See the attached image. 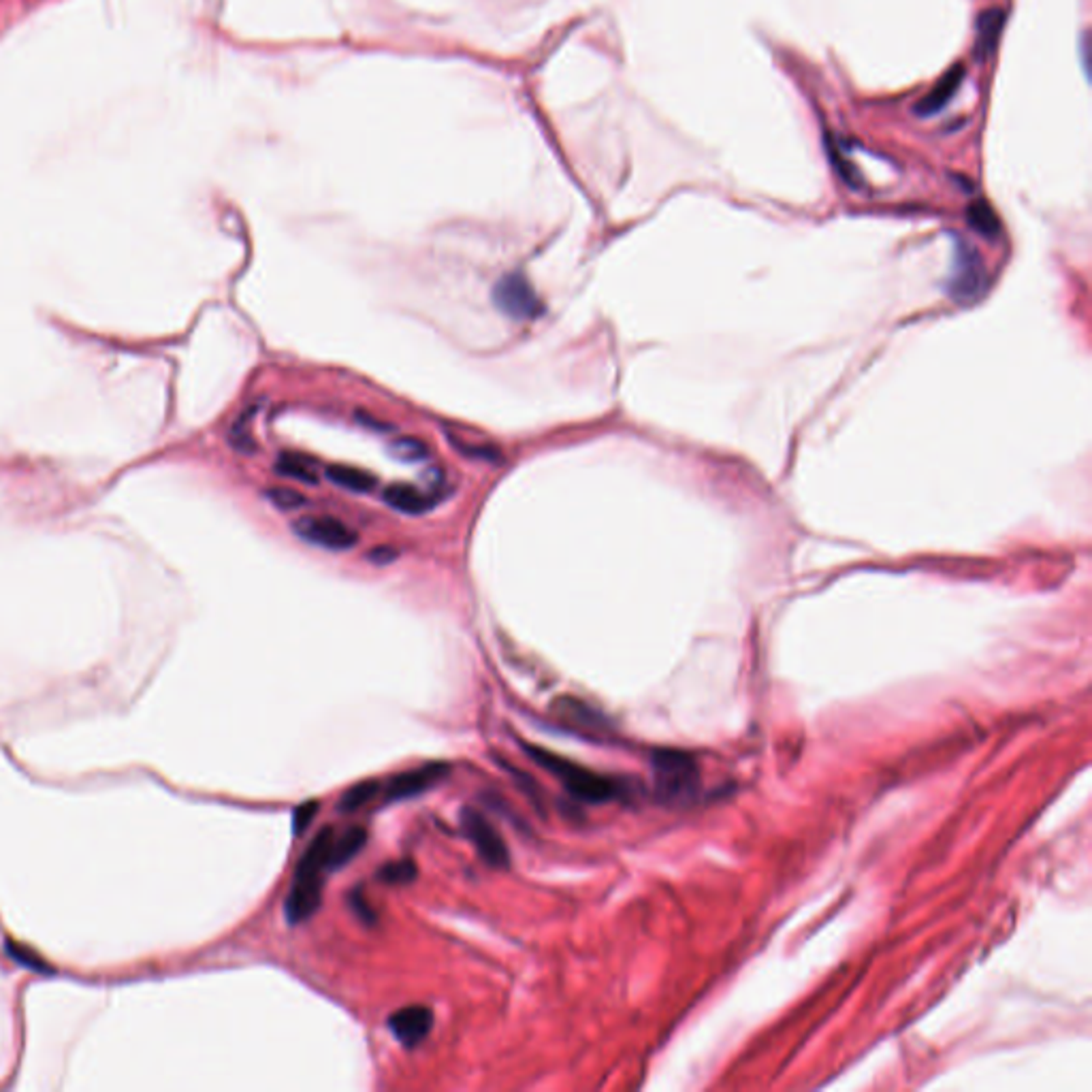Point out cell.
<instances>
[{
  "mask_svg": "<svg viewBox=\"0 0 1092 1092\" xmlns=\"http://www.w3.org/2000/svg\"><path fill=\"white\" fill-rule=\"evenodd\" d=\"M525 749L535 764H540L546 772L561 781L563 790L574 800L587 802V805H604V802L630 800L634 796V783L630 781L579 766L542 747L525 745Z\"/></svg>",
  "mask_w": 1092,
  "mask_h": 1092,
  "instance_id": "obj_1",
  "label": "cell"
},
{
  "mask_svg": "<svg viewBox=\"0 0 1092 1092\" xmlns=\"http://www.w3.org/2000/svg\"><path fill=\"white\" fill-rule=\"evenodd\" d=\"M333 837V828H323L307 845L302 860L297 862L291 890H288L284 901V915L291 926L307 922L321 906L325 875L329 873V848H331Z\"/></svg>",
  "mask_w": 1092,
  "mask_h": 1092,
  "instance_id": "obj_2",
  "label": "cell"
},
{
  "mask_svg": "<svg viewBox=\"0 0 1092 1092\" xmlns=\"http://www.w3.org/2000/svg\"><path fill=\"white\" fill-rule=\"evenodd\" d=\"M651 766L659 800L687 802L696 796L700 775L692 756L675 749H659L651 756Z\"/></svg>",
  "mask_w": 1092,
  "mask_h": 1092,
  "instance_id": "obj_3",
  "label": "cell"
},
{
  "mask_svg": "<svg viewBox=\"0 0 1092 1092\" xmlns=\"http://www.w3.org/2000/svg\"><path fill=\"white\" fill-rule=\"evenodd\" d=\"M493 303L512 321H535L544 314V303L521 273H508L493 288Z\"/></svg>",
  "mask_w": 1092,
  "mask_h": 1092,
  "instance_id": "obj_4",
  "label": "cell"
},
{
  "mask_svg": "<svg viewBox=\"0 0 1092 1092\" xmlns=\"http://www.w3.org/2000/svg\"><path fill=\"white\" fill-rule=\"evenodd\" d=\"M459 823L468 841H472L474 848H476L478 856L487 862L491 869H508L510 853L506 843H503L502 834L480 811L466 807L461 811Z\"/></svg>",
  "mask_w": 1092,
  "mask_h": 1092,
  "instance_id": "obj_5",
  "label": "cell"
},
{
  "mask_svg": "<svg viewBox=\"0 0 1092 1092\" xmlns=\"http://www.w3.org/2000/svg\"><path fill=\"white\" fill-rule=\"evenodd\" d=\"M293 532L297 538L333 553L355 549L359 542L357 532L335 517H302L293 523Z\"/></svg>",
  "mask_w": 1092,
  "mask_h": 1092,
  "instance_id": "obj_6",
  "label": "cell"
},
{
  "mask_svg": "<svg viewBox=\"0 0 1092 1092\" xmlns=\"http://www.w3.org/2000/svg\"><path fill=\"white\" fill-rule=\"evenodd\" d=\"M448 775H450V764H446V762H431V764H425L420 768L399 772V775L390 777L385 783V802L388 805V802L417 798L420 794H425V791H429L431 788L440 786Z\"/></svg>",
  "mask_w": 1092,
  "mask_h": 1092,
  "instance_id": "obj_7",
  "label": "cell"
},
{
  "mask_svg": "<svg viewBox=\"0 0 1092 1092\" xmlns=\"http://www.w3.org/2000/svg\"><path fill=\"white\" fill-rule=\"evenodd\" d=\"M388 1030L404 1048H417L434 1028V1014L425 1005H410L399 1009L387 1022Z\"/></svg>",
  "mask_w": 1092,
  "mask_h": 1092,
  "instance_id": "obj_8",
  "label": "cell"
},
{
  "mask_svg": "<svg viewBox=\"0 0 1092 1092\" xmlns=\"http://www.w3.org/2000/svg\"><path fill=\"white\" fill-rule=\"evenodd\" d=\"M964 81V67L963 65H954L945 71L941 75V79L936 81L934 88L926 95L924 99L918 101V105H915V113L922 118H931L936 116V113L943 111L947 107V102L954 99V95L958 90H961Z\"/></svg>",
  "mask_w": 1092,
  "mask_h": 1092,
  "instance_id": "obj_9",
  "label": "cell"
},
{
  "mask_svg": "<svg viewBox=\"0 0 1092 1092\" xmlns=\"http://www.w3.org/2000/svg\"><path fill=\"white\" fill-rule=\"evenodd\" d=\"M383 498L390 508L404 514H425L427 510L434 508L436 503L429 493L412 487V484H399V482L387 487Z\"/></svg>",
  "mask_w": 1092,
  "mask_h": 1092,
  "instance_id": "obj_10",
  "label": "cell"
},
{
  "mask_svg": "<svg viewBox=\"0 0 1092 1092\" xmlns=\"http://www.w3.org/2000/svg\"><path fill=\"white\" fill-rule=\"evenodd\" d=\"M553 710L560 715V719L568 721V724L574 726H581L585 730H591V733H604L606 728V721L604 715L597 713L589 704L581 703L579 698H560L558 703L553 704Z\"/></svg>",
  "mask_w": 1092,
  "mask_h": 1092,
  "instance_id": "obj_11",
  "label": "cell"
},
{
  "mask_svg": "<svg viewBox=\"0 0 1092 1092\" xmlns=\"http://www.w3.org/2000/svg\"><path fill=\"white\" fill-rule=\"evenodd\" d=\"M1003 26H1005V14L1001 9H988L977 19V37H975V56L977 58H988L992 56V51L998 43V39H1001L1003 33Z\"/></svg>",
  "mask_w": 1092,
  "mask_h": 1092,
  "instance_id": "obj_12",
  "label": "cell"
},
{
  "mask_svg": "<svg viewBox=\"0 0 1092 1092\" xmlns=\"http://www.w3.org/2000/svg\"><path fill=\"white\" fill-rule=\"evenodd\" d=\"M365 843H367V832L360 826L348 828L342 837H333L331 848H329V871H339L342 867H346V864L365 848Z\"/></svg>",
  "mask_w": 1092,
  "mask_h": 1092,
  "instance_id": "obj_13",
  "label": "cell"
},
{
  "mask_svg": "<svg viewBox=\"0 0 1092 1092\" xmlns=\"http://www.w3.org/2000/svg\"><path fill=\"white\" fill-rule=\"evenodd\" d=\"M327 478L339 489L353 491V493H369L378 487V478L374 474L365 470L350 468V466H331L327 468Z\"/></svg>",
  "mask_w": 1092,
  "mask_h": 1092,
  "instance_id": "obj_14",
  "label": "cell"
},
{
  "mask_svg": "<svg viewBox=\"0 0 1092 1092\" xmlns=\"http://www.w3.org/2000/svg\"><path fill=\"white\" fill-rule=\"evenodd\" d=\"M275 472L280 474V476L286 478H293L299 482H305V484H318V474L314 463L310 459H303V457H297V455H282L275 463Z\"/></svg>",
  "mask_w": 1092,
  "mask_h": 1092,
  "instance_id": "obj_15",
  "label": "cell"
},
{
  "mask_svg": "<svg viewBox=\"0 0 1092 1092\" xmlns=\"http://www.w3.org/2000/svg\"><path fill=\"white\" fill-rule=\"evenodd\" d=\"M380 783L376 779H369V781H360L357 786H353L350 790H346L342 798H339V805L337 809L342 813H355L360 807L369 805L376 798V794L380 791Z\"/></svg>",
  "mask_w": 1092,
  "mask_h": 1092,
  "instance_id": "obj_16",
  "label": "cell"
},
{
  "mask_svg": "<svg viewBox=\"0 0 1092 1092\" xmlns=\"http://www.w3.org/2000/svg\"><path fill=\"white\" fill-rule=\"evenodd\" d=\"M448 445L455 448L459 455L463 457H470V459H478V461H489V463H496L502 461V450L493 445H476V442H470L468 438H459L457 434H448Z\"/></svg>",
  "mask_w": 1092,
  "mask_h": 1092,
  "instance_id": "obj_17",
  "label": "cell"
},
{
  "mask_svg": "<svg viewBox=\"0 0 1092 1092\" xmlns=\"http://www.w3.org/2000/svg\"><path fill=\"white\" fill-rule=\"evenodd\" d=\"M417 875H418V869H417L415 862H412V860H395V862L385 864V867H380L378 879L388 883V885H406V883L415 881Z\"/></svg>",
  "mask_w": 1092,
  "mask_h": 1092,
  "instance_id": "obj_18",
  "label": "cell"
},
{
  "mask_svg": "<svg viewBox=\"0 0 1092 1092\" xmlns=\"http://www.w3.org/2000/svg\"><path fill=\"white\" fill-rule=\"evenodd\" d=\"M265 498L270 500L277 510H284V512L299 510L307 503V498L303 496V493H299L295 489H288V487H273V489L265 493Z\"/></svg>",
  "mask_w": 1092,
  "mask_h": 1092,
  "instance_id": "obj_19",
  "label": "cell"
},
{
  "mask_svg": "<svg viewBox=\"0 0 1092 1092\" xmlns=\"http://www.w3.org/2000/svg\"><path fill=\"white\" fill-rule=\"evenodd\" d=\"M968 222H971L977 231H982L986 235H991L998 229V222H996V216L992 214V210L988 208L986 203H977L968 208Z\"/></svg>",
  "mask_w": 1092,
  "mask_h": 1092,
  "instance_id": "obj_20",
  "label": "cell"
},
{
  "mask_svg": "<svg viewBox=\"0 0 1092 1092\" xmlns=\"http://www.w3.org/2000/svg\"><path fill=\"white\" fill-rule=\"evenodd\" d=\"M390 448H393L397 457L408 461H418L429 457V448L425 446V442H420L417 438H399L393 442V446Z\"/></svg>",
  "mask_w": 1092,
  "mask_h": 1092,
  "instance_id": "obj_21",
  "label": "cell"
},
{
  "mask_svg": "<svg viewBox=\"0 0 1092 1092\" xmlns=\"http://www.w3.org/2000/svg\"><path fill=\"white\" fill-rule=\"evenodd\" d=\"M318 809H321L318 800H307V802H303V805H299L293 811V821L291 823H293L295 837H302V834L307 830V826H310L312 819L316 818Z\"/></svg>",
  "mask_w": 1092,
  "mask_h": 1092,
  "instance_id": "obj_22",
  "label": "cell"
},
{
  "mask_svg": "<svg viewBox=\"0 0 1092 1092\" xmlns=\"http://www.w3.org/2000/svg\"><path fill=\"white\" fill-rule=\"evenodd\" d=\"M350 905H353V909L357 911L360 920L367 922V924L376 922V913L372 911V906H369V903L363 899V896H360V892H355L353 896H350Z\"/></svg>",
  "mask_w": 1092,
  "mask_h": 1092,
  "instance_id": "obj_23",
  "label": "cell"
}]
</instances>
